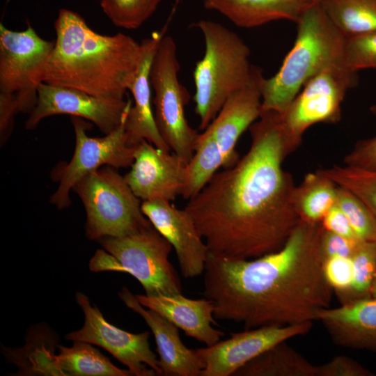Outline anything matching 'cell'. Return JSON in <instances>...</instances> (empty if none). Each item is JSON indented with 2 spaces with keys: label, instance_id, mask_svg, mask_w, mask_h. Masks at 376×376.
<instances>
[{
  "label": "cell",
  "instance_id": "6da1fadb",
  "mask_svg": "<svg viewBox=\"0 0 376 376\" xmlns=\"http://www.w3.org/2000/svg\"><path fill=\"white\" fill-rule=\"evenodd\" d=\"M249 130L246 153L217 171L184 208L216 256L252 259L276 251L299 220L292 201L296 185L282 166L289 153L281 114L262 112Z\"/></svg>",
  "mask_w": 376,
  "mask_h": 376
},
{
  "label": "cell",
  "instance_id": "7a4b0ae2",
  "mask_svg": "<svg viewBox=\"0 0 376 376\" xmlns=\"http://www.w3.org/2000/svg\"><path fill=\"white\" fill-rule=\"evenodd\" d=\"M321 224L299 220L283 246L252 259L208 253L203 295L215 319L246 329L313 322L330 307L333 290L322 269Z\"/></svg>",
  "mask_w": 376,
  "mask_h": 376
},
{
  "label": "cell",
  "instance_id": "3957f363",
  "mask_svg": "<svg viewBox=\"0 0 376 376\" xmlns=\"http://www.w3.org/2000/svg\"><path fill=\"white\" fill-rule=\"evenodd\" d=\"M54 25L56 38L42 82L123 99L142 60L143 43L121 33H96L82 16L66 8L58 10Z\"/></svg>",
  "mask_w": 376,
  "mask_h": 376
},
{
  "label": "cell",
  "instance_id": "277c9868",
  "mask_svg": "<svg viewBox=\"0 0 376 376\" xmlns=\"http://www.w3.org/2000/svg\"><path fill=\"white\" fill-rule=\"evenodd\" d=\"M297 25L295 43L279 71L261 81V113L283 114L311 77L343 57L345 37L317 2L306 11Z\"/></svg>",
  "mask_w": 376,
  "mask_h": 376
},
{
  "label": "cell",
  "instance_id": "5b68a950",
  "mask_svg": "<svg viewBox=\"0 0 376 376\" xmlns=\"http://www.w3.org/2000/svg\"><path fill=\"white\" fill-rule=\"evenodd\" d=\"M195 26L202 33L205 47L193 73L195 111L199 128L204 130L228 97L248 82L253 65L249 61V47L237 33L210 20H199Z\"/></svg>",
  "mask_w": 376,
  "mask_h": 376
},
{
  "label": "cell",
  "instance_id": "8992f818",
  "mask_svg": "<svg viewBox=\"0 0 376 376\" xmlns=\"http://www.w3.org/2000/svg\"><path fill=\"white\" fill-rule=\"evenodd\" d=\"M97 241L103 249L91 259V271L128 273L139 281L148 296L182 294L180 277L169 260L173 246L153 226Z\"/></svg>",
  "mask_w": 376,
  "mask_h": 376
},
{
  "label": "cell",
  "instance_id": "52a82bcc",
  "mask_svg": "<svg viewBox=\"0 0 376 376\" xmlns=\"http://www.w3.org/2000/svg\"><path fill=\"white\" fill-rule=\"evenodd\" d=\"M86 214V235L92 240L121 237L152 226L117 169L102 166L81 178L73 187Z\"/></svg>",
  "mask_w": 376,
  "mask_h": 376
},
{
  "label": "cell",
  "instance_id": "ba28073f",
  "mask_svg": "<svg viewBox=\"0 0 376 376\" xmlns=\"http://www.w3.org/2000/svg\"><path fill=\"white\" fill-rule=\"evenodd\" d=\"M357 82V72L347 66L342 57L322 68L305 83L281 114L289 155L299 148L310 127L340 120L342 102L347 92Z\"/></svg>",
  "mask_w": 376,
  "mask_h": 376
},
{
  "label": "cell",
  "instance_id": "9c48e42d",
  "mask_svg": "<svg viewBox=\"0 0 376 376\" xmlns=\"http://www.w3.org/2000/svg\"><path fill=\"white\" fill-rule=\"evenodd\" d=\"M173 38L164 35L151 63L150 81L154 91V116L157 127L171 150L186 162L192 157L199 133L185 113L189 95L180 83V65Z\"/></svg>",
  "mask_w": 376,
  "mask_h": 376
},
{
  "label": "cell",
  "instance_id": "30bf717a",
  "mask_svg": "<svg viewBox=\"0 0 376 376\" xmlns=\"http://www.w3.org/2000/svg\"><path fill=\"white\" fill-rule=\"evenodd\" d=\"M54 43L42 38L31 24L16 31L1 23L0 91L16 95L19 112L29 114L35 108Z\"/></svg>",
  "mask_w": 376,
  "mask_h": 376
},
{
  "label": "cell",
  "instance_id": "8fae6325",
  "mask_svg": "<svg viewBox=\"0 0 376 376\" xmlns=\"http://www.w3.org/2000/svg\"><path fill=\"white\" fill-rule=\"evenodd\" d=\"M75 135V147L71 160L63 164L55 173L59 185L50 197V202L62 210L71 204L70 191L88 173L102 167L116 169L131 166L136 147L127 143L124 122L102 137H91L86 130L90 124L84 119L71 117Z\"/></svg>",
  "mask_w": 376,
  "mask_h": 376
},
{
  "label": "cell",
  "instance_id": "7c38bea8",
  "mask_svg": "<svg viewBox=\"0 0 376 376\" xmlns=\"http://www.w3.org/2000/svg\"><path fill=\"white\" fill-rule=\"evenodd\" d=\"M75 297L84 313V324L80 329L68 334V340L104 348L126 366L132 375H162L158 359L150 347L148 331L133 334L119 329L107 322L84 294L77 292Z\"/></svg>",
  "mask_w": 376,
  "mask_h": 376
},
{
  "label": "cell",
  "instance_id": "4fadbf2b",
  "mask_svg": "<svg viewBox=\"0 0 376 376\" xmlns=\"http://www.w3.org/2000/svg\"><path fill=\"white\" fill-rule=\"evenodd\" d=\"M132 101L95 96L83 91L42 82L38 87V101L25 123L27 130L35 129L44 118L68 114L88 120L107 134L120 127Z\"/></svg>",
  "mask_w": 376,
  "mask_h": 376
},
{
  "label": "cell",
  "instance_id": "5bb4252c",
  "mask_svg": "<svg viewBox=\"0 0 376 376\" xmlns=\"http://www.w3.org/2000/svg\"><path fill=\"white\" fill-rule=\"evenodd\" d=\"M313 322L269 325L232 334L224 340L196 349L205 364L201 376L233 375L242 366L274 345L306 334Z\"/></svg>",
  "mask_w": 376,
  "mask_h": 376
},
{
  "label": "cell",
  "instance_id": "9a60e30c",
  "mask_svg": "<svg viewBox=\"0 0 376 376\" xmlns=\"http://www.w3.org/2000/svg\"><path fill=\"white\" fill-rule=\"evenodd\" d=\"M187 163L177 154L143 140L136 146L134 162L124 178L142 201H172L182 196Z\"/></svg>",
  "mask_w": 376,
  "mask_h": 376
},
{
  "label": "cell",
  "instance_id": "2e32d148",
  "mask_svg": "<svg viewBox=\"0 0 376 376\" xmlns=\"http://www.w3.org/2000/svg\"><path fill=\"white\" fill-rule=\"evenodd\" d=\"M141 210L172 245L182 276L193 279L202 274L208 248L191 215L165 200L142 201Z\"/></svg>",
  "mask_w": 376,
  "mask_h": 376
},
{
  "label": "cell",
  "instance_id": "e0dca14e",
  "mask_svg": "<svg viewBox=\"0 0 376 376\" xmlns=\"http://www.w3.org/2000/svg\"><path fill=\"white\" fill-rule=\"evenodd\" d=\"M263 77L262 70L253 65L248 82L228 97L206 128L221 151L224 168L237 162L235 146L240 137L260 116V84Z\"/></svg>",
  "mask_w": 376,
  "mask_h": 376
},
{
  "label": "cell",
  "instance_id": "ac0fdd59",
  "mask_svg": "<svg viewBox=\"0 0 376 376\" xmlns=\"http://www.w3.org/2000/svg\"><path fill=\"white\" fill-rule=\"evenodd\" d=\"M118 295L127 307L140 315L150 328L162 375L201 376L205 364L196 350L189 349L182 343L178 327L156 311L146 310L127 288L123 287Z\"/></svg>",
  "mask_w": 376,
  "mask_h": 376
},
{
  "label": "cell",
  "instance_id": "d6986e66",
  "mask_svg": "<svg viewBox=\"0 0 376 376\" xmlns=\"http://www.w3.org/2000/svg\"><path fill=\"white\" fill-rule=\"evenodd\" d=\"M164 35V31H155L141 42L143 55L129 89L133 102L124 121L127 143L131 147L146 140L158 148L171 151L157 127L151 106L150 66L157 46Z\"/></svg>",
  "mask_w": 376,
  "mask_h": 376
},
{
  "label": "cell",
  "instance_id": "ffe728a7",
  "mask_svg": "<svg viewBox=\"0 0 376 376\" xmlns=\"http://www.w3.org/2000/svg\"><path fill=\"white\" fill-rule=\"evenodd\" d=\"M317 320L336 345L376 353V298L324 308L319 312Z\"/></svg>",
  "mask_w": 376,
  "mask_h": 376
},
{
  "label": "cell",
  "instance_id": "44dd1931",
  "mask_svg": "<svg viewBox=\"0 0 376 376\" xmlns=\"http://www.w3.org/2000/svg\"><path fill=\"white\" fill-rule=\"evenodd\" d=\"M136 298L144 307L153 310L183 330L188 336L211 346L224 336L214 329V304L206 299H189L182 294L148 296L136 295Z\"/></svg>",
  "mask_w": 376,
  "mask_h": 376
},
{
  "label": "cell",
  "instance_id": "7402d4cb",
  "mask_svg": "<svg viewBox=\"0 0 376 376\" xmlns=\"http://www.w3.org/2000/svg\"><path fill=\"white\" fill-rule=\"evenodd\" d=\"M315 0H204V7L219 13L235 26L253 28L276 20L296 24Z\"/></svg>",
  "mask_w": 376,
  "mask_h": 376
},
{
  "label": "cell",
  "instance_id": "603a6c76",
  "mask_svg": "<svg viewBox=\"0 0 376 376\" xmlns=\"http://www.w3.org/2000/svg\"><path fill=\"white\" fill-rule=\"evenodd\" d=\"M318 366L290 346L279 343L235 372L233 376H317Z\"/></svg>",
  "mask_w": 376,
  "mask_h": 376
},
{
  "label": "cell",
  "instance_id": "cb8c5ba5",
  "mask_svg": "<svg viewBox=\"0 0 376 376\" xmlns=\"http://www.w3.org/2000/svg\"><path fill=\"white\" fill-rule=\"evenodd\" d=\"M338 186L322 170L307 173L295 186L292 205L299 220L320 224L336 205Z\"/></svg>",
  "mask_w": 376,
  "mask_h": 376
},
{
  "label": "cell",
  "instance_id": "d4e9b609",
  "mask_svg": "<svg viewBox=\"0 0 376 376\" xmlns=\"http://www.w3.org/2000/svg\"><path fill=\"white\" fill-rule=\"evenodd\" d=\"M345 37L376 31V0H315Z\"/></svg>",
  "mask_w": 376,
  "mask_h": 376
},
{
  "label": "cell",
  "instance_id": "484cf974",
  "mask_svg": "<svg viewBox=\"0 0 376 376\" xmlns=\"http://www.w3.org/2000/svg\"><path fill=\"white\" fill-rule=\"evenodd\" d=\"M70 347L58 345L57 361L63 375L128 376L129 370L118 368L111 361L84 341H73Z\"/></svg>",
  "mask_w": 376,
  "mask_h": 376
},
{
  "label": "cell",
  "instance_id": "4316f807",
  "mask_svg": "<svg viewBox=\"0 0 376 376\" xmlns=\"http://www.w3.org/2000/svg\"><path fill=\"white\" fill-rule=\"evenodd\" d=\"M224 165V157L215 139L208 130H204L199 133L194 153L187 164L182 196L187 201L194 197Z\"/></svg>",
  "mask_w": 376,
  "mask_h": 376
},
{
  "label": "cell",
  "instance_id": "83f0119b",
  "mask_svg": "<svg viewBox=\"0 0 376 376\" xmlns=\"http://www.w3.org/2000/svg\"><path fill=\"white\" fill-rule=\"evenodd\" d=\"M28 343L22 349L9 350V354L19 357H9L23 375H63L54 353L56 343L48 331L31 334Z\"/></svg>",
  "mask_w": 376,
  "mask_h": 376
},
{
  "label": "cell",
  "instance_id": "f1b7e54d",
  "mask_svg": "<svg viewBox=\"0 0 376 376\" xmlns=\"http://www.w3.org/2000/svg\"><path fill=\"white\" fill-rule=\"evenodd\" d=\"M351 258L352 282L350 290L338 297L340 305L372 297L376 275V243L362 241Z\"/></svg>",
  "mask_w": 376,
  "mask_h": 376
},
{
  "label": "cell",
  "instance_id": "f546056e",
  "mask_svg": "<svg viewBox=\"0 0 376 376\" xmlns=\"http://www.w3.org/2000/svg\"><path fill=\"white\" fill-rule=\"evenodd\" d=\"M321 170L338 187L357 196L376 216V171L347 165Z\"/></svg>",
  "mask_w": 376,
  "mask_h": 376
},
{
  "label": "cell",
  "instance_id": "4dcf8cb0",
  "mask_svg": "<svg viewBox=\"0 0 376 376\" xmlns=\"http://www.w3.org/2000/svg\"><path fill=\"white\" fill-rule=\"evenodd\" d=\"M162 0H100L104 14L117 27L136 29L155 12Z\"/></svg>",
  "mask_w": 376,
  "mask_h": 376
},
{
  "label": "cell",
  "instance_id": "1f68e13d",
  "mask_svg": "<svg viewBox=\"0 0 376 376\" xmlns=\"http://www.w3.org/2000/svg\"><path fill=\"white\" fill-rule=\"evenodd\" d=\"M336 205L347 215L361 240L376 243V216L363 201L350 191L338 187Z\"/></svg>",
  "mask_w": 376,
  "mask_h": 376
},
{
  "label": "cell",
  "instance_id": "d6a6232c",
  "mask_svg": "<svg viewBox=\"0 0 376 376\" xmlns=\"http://www.w3.org/2000/svg\"><path fill=\"white\" fill-rule=\"evenodd\" d=\"M343 59L357 72L376 68V31L345 38Z\"/></svg>",
  "mask_w": 376,
  "mask_h": 376
},
{
  "label": "cell",
  "instance_id": "836d02e7",
  "mask_svg": "<svg viewBox=\"0 0 376 376\" xmlns=\"http://www.w3.org/2000/svg\"><path fill=\"white\" fill-rule=\"evenodd\" d=\"M324 277L336 296L339 297L347 292L352 282V262L351 258L334 257L322 261Z\"/></svg>",
  "mask_w": 376,
  "mask_h": 376
},
{
  "label": "cell",
  "instance_id": "e575fe53",
  "mask_svg": "<svg viewBox=\"0 0 376 376\" xmlns=\"http://www.w3.org/2000/svg\"><path fill=\"white\" fill-rule=\"evenodd\" d=\"M362 241L350 239L322 228L320 240L322 261L334 257L352 258Z\"/></svg>",
  "mask_w": 376,
  "mask_h": 376
},
{
  "label": "cell",
  "instance_id": "d590c367",
  "mask_svg": "<svg viewBox=\"0 0 376 376\" xmlns=\"http://www.w3.org/2000/svg\"><path fill=\"white\" fill-rule=\"evenodd\" d=\"M370 110L376 116V105L373 106ZM343 161L347 166L376 171V135L357 141Z\"/></svg>",
  "mask_w": 376,
  "mask_h": 376
},
{
  "label": "cell",
  "instance_id": "8d00e7d4",
  "mask_svg": "<svg viewBox=\"0 0 376 376\" xmlns=\"http://www.w3.org/2000/svg\"><path fill=\"white\" fill-rule=\"evenodd\" d=\"M374 373L354 359L345 355L333 357L318 366L317 376H373Z\"/></svg>",
  "mask_w": 376,
  "mask_h": 376
},
{
  "label": "cell",
  "instance_id": "74e56055",
  "mask_svg": "<svg viewBox=\"0 0 376 376\" xmlns=\"http://www.w3.org/2000/svg\"><path fill=\"white\" fill-rule=\"evenodd\" d=\"M19 113L16 95L0 91V144L3 146L10 137L15 115Z\"/></svg>",
  "mask_w": 376,
  "mask_h": 376
},
{
  "label": "cell",
  "instance_id": "f35d334b",
  "mask_svg": "<svg viewBox=\"0 0 376 376\" xmlns=\"http://www.w3.org/2000/svg\"><path fill=\"white\" fill-rule=\"evenodd\" d=\"M320 224L325 230L350 239L361 240L354 230L347 215L337 205L327 212Z\"/></svg>",
  "mask_w": 376,
  "mask_h": 376
},
{
  "label": "cell",
  "instance_id": "ab89813d",
  "mask_svg": "<svg viewBox=\"0 0 376 376\" xmlns=\"http://www.w3.org/2000/svg\"><path fill=\"white\" fill-rule=\"evenodd\" d=\"M371 295L373 297L376 298V275L373 282L371 288Z\"/></svg>",
  "mask_w": 376,
  "mask_h": 376
}]
</instances>
